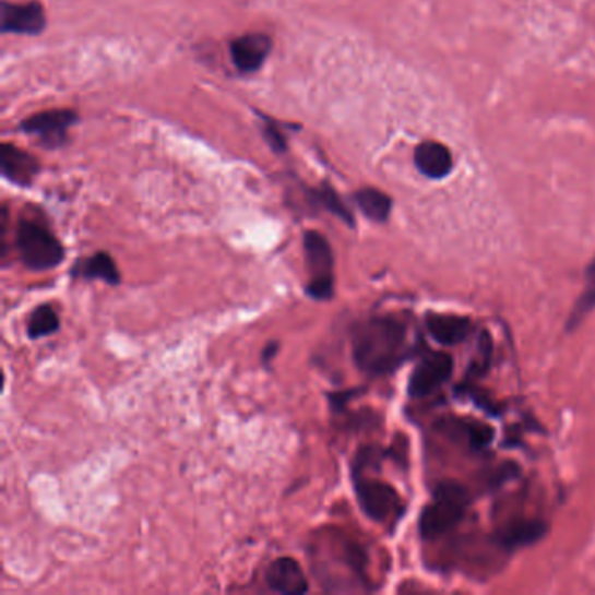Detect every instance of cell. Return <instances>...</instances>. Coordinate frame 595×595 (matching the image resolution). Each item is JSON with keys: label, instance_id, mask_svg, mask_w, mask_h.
Returning a JSON list of instances; mask_svg holds the SVG:
<instances>
[{"label": "cell", "instance_id": "obj_21", "mask_svg": "<svg viewBox=\"0 0 595 595\" xmlns=\"http://www.w3.org/2000/svg\"><path fill=\"white\" fill-rule=\"evenodd\" d=\"M279 352V344L278 343H270L265 344V348L262 349V364L264 366H270L271 361L276 358V355H278Z\"/></svg>", "mask_w": 595, "mask_h": 595}, {"label": "cell", "instance_id": "obj_11", "mask_svg": "<svg viewBox=\"0 0 595 595\" xmlns=\"http://www.w3.org/2000/svg\"><path fill=\"white\" fill-rule=\"evenodd\" d=\"M0 168L5 179L17 186H31L35 175L39 174V163L35 157L9 144L2 145L0 151Z\"/></svg>", "mask_w": 595, "mask_h": 595}, {"label": "cell", "instance_id": "obj_1", "mask_svg": "<svg viewBox=\"0 0 595 595\" xmlns=\"http://www.w3.org/2000/svg\"><path fill=\"white\" fill-rule=\"evenodd\" d=\"M352 352L364 374H390L407 360V326L395 317L366 318L353 326Z\"/></svg>", "mask_w": 595, "mask_h": 595}, {"label": "cell", "instance_id": "obj_7", "mask_svg": "<svg viewBox=\"0 0 595 595\" xmlns=\"http://www.w3.org/2000/svg\"><path fill=\"white\" fill-rule=\"evenodd\" d=\"M74 122V112H69V110H52V112L37 114L34 118L23 122V131L37 136L48 147H58V145L66 142L69 128Z\"/></svg>", "mask_w": 595, "mask_h": 595}, {"label": "cell", "instance_id": "obj_20", "mask_svg": "<svg viewBox=\"0 0 595 595\" xmlns=\"http://www.w3.org/2000/svg\"><path fill=\"white\" fill-rule=\"evenodd\" d=\"M265 139L270 140V144L273 145L274 151H285V139L278 130H274L273 127L265 128Z\"/></svg>", "mask_w": 595, "mask_h": 595}, {"label": "cell", "instance_id": "obj_8", "mask_svg": "<svg viewBox=\"0 0 595 595\" xmlns=\"http://www.w3.org/2000/svg\"><path fill=\"white\" fill-rule=\"evenodd\" d=\"M265 583L270 591L283 595H300L309 591L302 566L291 557H279L265 570Z\"/></svg>", "mask_w": 595, "mask_h": 595}, {"label": "cell", "instance_id": "obj_4", "mask_svg": "<svg viewBox=\"0 0 595 595\" xmlns=\"http://www.w3.org/2000/svg\"><path fill=\"white\" fill-rule=\"evenodd\" d=\"M306 265H308L309 282L306 285V296L326 302L334 297V250L325 236L318 230L305 233Z\"/></svg>", "mask_w": 595, "mask_h": 595}, {"label": "cell", "instance_id": "obj_14", "mask_svg": "<svg viewBox=\"0 0 595 595\" xmlns=\"http://www.w3.org/2000/svg\"><path fill=\"white\" fill-rule=\"evenodd\" d=\"M70 276L72 278L100 279L112 287L121 283L118 265L107 252H96L86 259H79L74 267L70 270Z\"/></svg>", "mask_w": 595, "mask_h": 595}, {"label": "cell", "instance_id": "obj_6", "mask_svg": "<svg viewBox=\"0 0 595 595\" xmlns=\"http://www.w3.org/2000/svg\"><path fill=\"white\" fill-rule=\"evenodd\" d=\"M452 358L445 353H431L430 357L423 358L414 369L408 381V395L413 398H425L433 395L445 381L451 378Z\"/></svg>", "mask_w": 595, "mask_h": 595}, {"label": "cell", "instance_id": "obj_12", "mask_svg": "<svg viewBox=\"0 0 595 595\" xmlns=\"http://www.w3.org/2000/svg\"><path fill=\"white\" fill-rule=\"evenodd\" d=\"M414 163L417 170L430 179L448 177L454 165L451 151L440 142H423L421 145H417Z\"/></svg>", "mask_w": 595, "mask_h": 595}, {"label": "cell", "instance_id": "obj_17", "mask_svg": "<svg viewBox=\"0 0 595 595\" xmlns=\"http://www.w3.org/2000/svg\"><path fill=\"white\" fill-rule=\"evenodd\" d=\"M60 331V317L51 305L35 308L26 323V334L32 341L43 340Z\"/></svg>", "mask_w": 595, "mask_h": 595}, {"label": "cell", "instance_id": "obj_9", "mask_svg": "<svg viewBox=\"0 0 595 595\" xmlns=\"http://www.w3.org/2000/svg\"><path fill=\"white\" fill-rule=\"evenodd\" d=\"M271 39L264 34H247L230 44V58L241 72H253L271 52Z\"/></svg>", "mask_w": 595, "mask_h": 595}, {"label": "cell", "instance_id": "obj_2", "mask_svg": "<svg viewBox=\"0 0 595 595\" xmlns=\"http://www.w3.org/2000/svg\"><path fill=\"white\" fill-rule=\"evenodd\" d=\"M468 509V492L456 483H443L437 487L433 501L426 504L419 519V533L425 539L448 535L460 524Z\"/></svg>", "mask_w": 595, "mask_h": 595}, {"label": "cell", "instance_id": "obj_19", "mask_svg": "<svg viewBox=\"0 0 595 595\" xmlns=\"http://www.w3.org/2000/svg\"><path fill=\"white\" fill-rule=\"evenodd\" d=\"M314 200L318 203L322 204L323 209L329 210V212L334 213L335 217H340L341 221L346 222L348 226H355V218H353V213L349 212L348 206L343 203L340 194L334 191V189L325 188L318 189L314 191Z\"/></svg>", "mask_w": 595, "mask_h": 595}, {"label": "cell", "instance_id": "obj_18", "mask_svg": "<svg viewBox=\"0 0 595 595\" xmlns=\"http://www.w3.org/2000/svg\"><path fill=\"white\" fill-rule=\"evenodd\" d=\"M595 309V257L587 270V285L585 291L580 297L579 302L574 306L573 313L570 317L568 329L573 331L574 326H579L583 322V318L587 317Z\"/></svg>", "mask_w": 595, "mask_h": 595}, {"label": "cell", "instance_id": "obj_16", "mask_svg": "<svg viewBox=\"0 0 595 595\" xmlns=\"http://www.w3.org/2000/svg\"><path fill=\"white\" fill-rule=\"evenodd\" d=\"M355 201H357L358 209L370 221L386 222L392 213V200L378 189H361L355 194Z\"/></svg>", "mask_w": 595, "mask_h": 595}, {"label": "cell", "instance_id": "obj_15", "mask_svg": "<svg viewBox=\"0 0 595 595\" xmlns=\"http://www.w3.org/2000/svg\"><path fill=\"white\" fill-rule=\"evenodd\" d=\"M547 533V524L536 519H515L509 522L503 529L498 533V544L501 547L521 548L527 545L535 544L542 536Z\"/></svg>", "mask_w": 595, "mask_h": 595}, {"label": "cell", "instance_id": "obj_3", "mask_svg": "<svg viewBox=\"0 0 595 595\" xmlns=\"http://www.w3.org/2000/svg\"><path fill=\"white\" fill-rule=\"evenodd\" d=\"M16 250L23 265L35 273L55 270L66 259V248L48 227L22 221L16 229Z\"/></svg>", "mask_w": 595, "mask_h": 595}, {"label": "cell", "instance_id": "obj_10", "mask_svg": "<svg viewBox=\"0 0 595 595\" xmlns=\"http://www.w3.org/2000/svg\"><path fill=\"white\" fill-rule=\"evenodd\" d=\"M2 31L14 34H39L46 26V16L39 4H9L2 2Z\"/></svg>", "mask_w": 595, "mask_h": 595}, {"label": "cell", "instance_id": "obj_13", "mask_svg": "<svg viewBox=\"0 0 595 595\" xmlns=\"http://www.w3.org/2000/svg\"><path fill=\"white\" fill-rule=\"evenodd\" d=\"M426 329L437 343L454 346L468 337L472 323L460 314H428Z\"/></svg>", "mask_w": 595, "mask_h": 595}, {"label": "cell", "instance_id": "obj_5", "mask_svg": "<svg viewBox=\"0 0 595 595\" xmlns=\"http://www.w3.org/2000/svg\"><path fill=\"white\" fill-rule=\"evenodd\" d=\"M353 484L357 492L358 504L367 517L374 522L395 521L402 513V500L395 487L383 480H376L364 475V472L353 469Z\"/></svg>", "mask_w": 595, "mask_h": 595}]
</instances>
